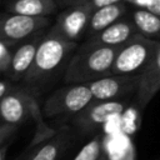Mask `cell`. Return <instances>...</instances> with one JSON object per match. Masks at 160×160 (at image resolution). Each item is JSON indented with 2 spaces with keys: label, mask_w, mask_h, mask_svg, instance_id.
<instances>
[{
  "label": "cell",
  "mask_w": 160,
  "mask_h": 160,
  "mask_svg": "<svg viewBox=\"0 0 160 160\" xmlns=\"http://www.w3.org/2000/svg\"><path fill=\"white\" fill-rule=\"evenodd\" d=\"M56 1H58V5H59V6H65V8H68V6L75 4V2L79 1V0H56Z\"/></svg>",
  "instance_id": "obj_24"
},
{
  "label": "cell",
  "mask_w": 160,
  "mask_h": 160,
  "mask_svg": "<svg viewBox=\"0 0 160 160\" xmlns=\"http://www.w3.org/2000/svg\"><path fill=\"white\" fill-rule=\"evenodd\" d=\"M31 116L36 122V131H35V138L31 142V145H35L38 142H42L46 141L48 139H50L51 136H54L56 132L54 130H51L42 119V114L40 111V108L36 102V100H34L32 102V109H31Z\"/></svg>",
  "instance_id": "obj_17"
},
{
  "label": "cell",
  "mask_w": 160,
  "mask_h": 160,
  "mask_svg": "<svg viewBox=\"0 0 160 160\" xmlns=\"http://www.w3.org/2000/svg\"><path fill=\"white\" fill-rule=\"evenodd\" d=\"M21 160H26V159H21Z\"/></svg>",
  "instance_id": "obj_26"
},
{
  "label": "cell",
  "mask_w": 160,
  "mask_h": 160,
  "mask_svg": "<svg viewBox=\"0 0 160 160\" xmlns=\"http://www.w3.org/2000/svg\"><path fill=\"white\" fill-rule=\"evenodd\" d=\"M18 130V125H12V124H8V122H2L0 124V148L5 144V141L12 136Z\"/></svg>",
  "instance_id": "obj_20"
},
{
  "label": "cell",
  "mask_w": 160,
  "mask_h": 160,
  "mask_svg": "<svg viewBox=\"0 0 160 160\" xmlns=\"http://www.w3.org/2000/svg\"><path fill=\"white\" fill-rule=\"evenodd\" d=\"M91 14L92 11L84 5H70L58 16L56 22L51 29L66 40L78 41L86 34Z\"/></svg>",
  "instance_id": "obj_8"
},
{
  "label": "cell",
  "mask_w": 160,
  "mask_h": 160,
  "mask_svg": "<svg viewBox=\"0 0 160 160\" xmlns=\"http://www.w3.org/2000/svg\"><path fill=\"white\" fill-rule=\"evenodd\" d=\"M34 96L22 89L12 88L0 100V118L4 122L19 125L31 116Z\"/></svg>",
  "instance_id": "obj_9"
},
{
  "label": "cell",
  "mask_w": 160,
  "mask_h": 160,
  "mask_svg": "<svg viewBox=\"0 0 160 160\" xmlns=\"http://www.w3.org/2000/svg\"><path fill=\"white\" fill-rule=\"evenodd\" d=\"M136 34L139 32L132 19L121 18L114 24L101 30L100 32L90 36L88 41L104 46H121Z\"/></svg>",
  "instance_id": "obj_12"
},
{
  "label": "cell",
  "mask_w": 160,
  "mask_h": 160,
  "mask_svg": "<svg viewBox=\"0 0 160 160\" xmlns=\"http://www.w3.org/2000/svg\"><path fill=\"white\" fill-rule=\"evenodd\" d=\"M140 82V75H108L88 82L94 100H121L135 95Z\"/></svg>",
  "instance_id": "obj_7"
},
{
  "label": "cell",
  "mask_w": 160,
  "mask_h": 160,
  "mask_svg": "<svg viewBox=\"0 0 160 160\" xmlns=\"http://www.w3.org/2000/svg\"><path fill=\"white\" fill-rule=\"evenodd\" d=\"M104 154L105 151L102 145V138L98 135L82 146V149L76 154L74 160H100Z\"/></svg>",
  "instance_id": "obj_18"
},
{
  "label": "cell",
  "mask_w": 160,
  "mask_h": 160,
  "mask_svg": "<svg viewBox=\"0 0 160 160\" xmlns=\"http://www.w3.org/2000/svg\"><path fill=\"white\" fill-rule=\"evenodd\" d=\"M119 49L120 46H104L86 40L70 59L65 71V81L82 84L111 75Z\"/></svg>",
  "instance_id": "obj_1"
},
{
  "label": "cell",
  "mask_w": 160,
  "mask_h": 160,
  "mask_svg": "<svg viewBox=\"0 0 160 160\" xmlns=\"http://www.w3.org/2000/svg\"><path fill=\"white\" fill-rule=\"evenodd\" d=\"M76 49V41H70L50 29L38 46L34 62L24 78L26 84L36 85L48 81L65 64L70 54Z\"/></svg>",
  "instance_id": "obj_2"
},
{
  "label": "cell",
  "mask_w": 160,
  "mask_h": 160,
  "mask_svg": "<svg viewBox=\"0 0 160 160\" xmlns=\"http://www.w3.org/2000/svg\"><path fill=\"white\" fill-rule=\"evenodd\" d=\"M160 90V46L140 75V82L135 94V104L139 109H145Z\"/></svg>",
  "instance_id": "obj_11"
},
{
  "label": "cell",
  "mask_w": 160,
  "mask_h": 160,
  "mask_svg": "<svg viewBox=\"0 0 160 160\" xmlns=\"http://www.w3.org/2000/svg\"><path fill=\"white\" fill-rule=\"evenodd\" d=\"M6 151H8V145H2L1 148H0V160H5V158H6Z\"/></svg>",
  "instance_id": "obj_25"
},
{
  "label": "cell",
  "mask_w": 160,
  "mask_h": 160,
  "mask_svg": "<svg viewBox=\"0 0 160 160\" xmlns=\"http://www.w3.org/2000/svg\"><path fill=\"white\" fill-rule=\"evenodd\" d=\"M125 2H128V4H132V5L136 6V8L148 9V8L151 5L152 0H126Z\"/></svg>",
  "instance_id": "obj_21"
},
{
  "label": "cell",
  "mask_w": 160,
  "mask_h": 160,
  "mask_svg": "<svg viewBox=\"0 0 160 160\" xmlns=\"http://www.w3.org/2000/svg\"><path fill=\"white\" fill-rule=\"evenodd\" d=\"M160 46L159 40L136 34L120 46L111 72L115 75H141Z\"/></svg>",
  "instance_id": "obj_3"
},
{
  "label": "cell",
  "mask_w": 160,
  "mask_h": 160,
  "mask_svg": "<svg viewBox=\"0 0 160 160\" xmlns=\"http://www.w3.org/2000/svg\"><path fill=\"white\" fill-rule=\"evenodd\" d=\"M125 108L126 102L124 101V99L104 101L92 100L85 109L75 114L74 122L81 132L89 134L101 128L111 118L120 115L125 110Z\"/></svg>",
  "instance_id": "obj_6"
},
{
  "label": "cell",
  "mask_w": 160,
  "mask_h": 160,
  "mask_svg": "<svg viewBox=\"0 0 160 160\" xmlns=\"http://www.w3.org/2000/svg\"><path fill=\"white\" fill-rule=\"evenodd\" d=\"M56 0H10L6 5L9 12L34 16V18H48L58 9Z\"/></svg>",
  "instance_id": "obj_14"
},
{
  "label": "cell",
  "mask_w": 160,
  "mask_h": 160,
  "mask_svg": "<svg viewBox=\"0 0 160 160\" xmlns=\"http://www.w3.org/2000/svg\"><path fill=\"white\" fill-rule=\"evenodd\" d=\"M94 100L88 82L70 84L52 92L44 102L42 114L54 118L64 114H78Z\"/></svg>",
  "instance_id": "obj_4"
},
{
  "label": "cell",
  "mask_w": 160,
  "mask_h": 160,
  "mask_svg": "<svg viewBox=\"0 0 160 160\" xmlns=\"http://www.w3.org/2000/svg\"><path fill=\"white\" fill-rule=\"evenodd\" d=\"M148 10H150V11L160 15V0H152L151 5L148 8Z\"/></svg>",
  "instance_id": "obj_23"
},
{
  "label": "cell",
  "mask_w": 160,
  "mask_h": 160,
  "mask_svg": "<svg viewBox=\"0 0 160 160\" xmlns=\"http://www.w3.org/2000/svg\"><path fill=\"white\" fill-rule=\"evenodd\" d=\"M122 1H126V0H79L75 4L84 5V6L89 8L91 11H94V10H96L99 8H102V6H106V5H111V4L122 2Z\"/></svg>",
  "instance_id": "obj_19"
},
{
  "label": "cell",
  "mask_w": 160,
  "mask_h": 160,
  "mask_svg": "<svg viewBox=\"0 0 160 160\" xmlns=\"http://www.w3.org/2000/svg\"><path fill=\"white\" fill-rule=\"evenodd\" d=\"M68 134L65 131L56 132L48 139L29 160H58L68 144Z\"/></svg>",
  "instance_id": "obj_16"
},
{
  "label": "cell",
  "mask_w": 160,
  "mask_h": 160,
  "mask_svg": "<svg viewBox=\"0 0 160 160\" xmlns=\"http://www.w3.org/2000/svg\"><path fill=\"white\" fill-rule=\"evenodd\" d=\"M11 89H12V86L10 85V82H8V81H1V80H0V100H1Z\"/></svg>",
  "instance_id": "obj_22"
},
{
  "label": "cell",
  "mask_w": 160,
  "mask_h": 160,
  "mask_svg": "<svg viewBox=\"0 0 160 160\" xmlns=\"http://www.w3.org/2000/svg\"><path fill=\"white\" fill-rule=\"evenodd\" d=\"M48 25V18H34L14 12L0 14V42L6 45L21 42Z\"/></svg>",
  "instance_id": "obj_5"
},
{
  "label": "cell",
  "mask_w": 160,
  "mask_h": 160,
  "mask_svg": "<svg viewBox=\"0 0 160 160\" xmlns=\"http://www.w3.org/2000/svg\"><path fill=\"white\" fill-rule=\"evenodd\" d=\"M42 36H44L42 31L40 34L36 32L31 38L21 41V44L11 54L8 69L5 71L6 76L10 80L16 81V80L24 79L26 76V74L29 72V70L34 62V59H35V55L38 51V46H39Z\"/></svg>",
  "instance_id": "obj_10"
},
{
  "label": "cell",
  "mask_w": 160,
  "mask_h": 160,
  "mask_svg": "<svg viewBox=\"0 0 160 160\" xmlns=\"http://www.w3.org/2000/svg\"><path fill=\"white\" fill-rule=\"evenodd\" d=\"M126 5H128V2L122 1V2L106 5V6L94 10L91 14L88 29H86V35H89V38H90V36L100 32L109 25L114 24L119 19L124 18V15L126 14V10H128Z\"/></svg>",
  "instance_id": "obj_13"
},
{
  "label": "cell",
  "mask_w": 160,
  "mask_h": 160,
  "mask_svg": "<svg viewBox=\"0 0 160 160\" xmlns=\"http://www.w3.org/2000/svg\"><path fill=\"white\" fill-rule=\"evenodd\" d=\"M131 19L139 34L160 41V15L142 8H136Z\"/></svg>",
  "instance_id": "obj_15"
}]
</instances>
